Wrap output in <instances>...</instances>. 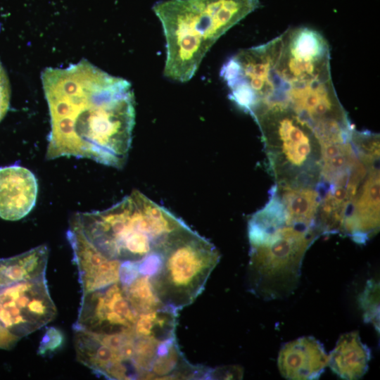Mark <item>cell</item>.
<instances>
[{
    "label": "cell",
    "instance_id": "cell-1",
    "mask_svg": "<svg viewBox=\"0 0 380 380\" xmlns=\"http://www.w3.org/2000/svg\"><path fill=\"white\" fill-rule=\"evenodd\" d=\"M42 82L51 118L46 158H87L122 167L135 119L130 83L86 59L45 69Z\"/></svg>",
    "mask_w": 380,
    "mask_h": 380
},
{
    "label": "cell",
    "instance_id": "cell-2",
    "mask_svg": "<svg viewBox=\"0 0 380 380\" xmlns=\"http://www.w3.org/2000/svg\"><path fill=\"white\" fill-rule=\"evenodd\" d=\"M70 222L103 255L120 262L164 250L185 223L137 190L108 209L76 213Z\"/></svg>",
    "mask_w": 380,
    "mask_h": 380
},
{
    "label": "cell",
    "instance_id": "cell-3",
    "mask_svg": "<svg viewBox=\"0 0 380 380\" xmlns=\"http://www.w3.org/2000/svg\"><path fill=\"white\" fill-rule=\"evenodd\" d=\"M260 6L259 0H166L153 10L166 42L163 75L186 82L203 58L231 27Z\"/></svg>",
    "mask_w": 380,
    "mask_h": 380
},
{
    "label": "cell",
    "instance_id": "cell-4",
    "mask_svg": "<svg viewBox=\"0 0 380 380\" xmlns=\"http://www.w3.org/2000/svg\"><path fill=\"white\" fill-rule=\"evenodd\" d=\"M249 114L261 132L275 185L319 189L322 146L312 126L281 102L259 105Z\"/></svg>",
    "mask_w": 380,
    "mask_h": 380
},
{
    "label": "cell",
    "instance_id": "cell-5",
    "mask_svg": "<svg viewBox=\"0 0 380 380\" xmlns=\"http://www.w3.org/2000/svg\"><path fill=\"white\" fill-rule=\"evenodd\" d=\"M220 258L212 243L186 224L182 226L165 252L160 277L163 302L177 311L194 303L203 291Z\"/></svg>",
    "mask_w": 380,
    "mask_h": 380
},
{
    "label": "cell",
    "instance_id": "cell-6",
    "mask_svg": "<svg viewBox=\"0 0 380 380\" xmlns=\"http://www.w3.org/2000/svg\"><path fill=\"white\" fill-rule=\"evenodd\" d=\"M279 49V36L239 51L222 65L220 75L229 89V99L245 112L277 101L285 89L275 70Z\"/></svg>",
    "mask_w": 380,
    "mask_h": 380
},
{
    "label": "cell",
    "instance_id": "cell-7",
    "mask_svg": "<svg viewBox=\"0 0 380 380\" xmlns=\"http://www.w3.org/2000/svg\"><path fill=\"white\" fill-rule=\"evenodd\" d=\"M279 37L275 70L284 84L296 86L331 78L329 46L318 32L300 27Z\"/></svg>",
    "mask_w": 380,
    "mask_h": 380
},
{
    "label": "cell",
    "instance_id": "cell-8",
    "mask_svg": "<svg viewBox=\"0 0 380 380\" xmlns=\"http://www.w3.org/2000/svg\"><path fill=\"white\" fill-rule=\"evenodd\" d=\"M250 267L259 279L269 272L297 267L317 232L284 223L269 228L248 226Z\"/></svg>",
    "mask_w": 380,
    "mask_h": 380
},
{
    "label": "cell",
    "instance_id": "cell-9",
    "mask_svg": "<svg viewBox=\"0 0 380 380\" xmlns=\"http://www.w3.org/2000/svg\"><path fill=\"white\" fill-rule=\"evenodd\" d=\"M56 315L45 275L0 288V323L19 338L47 324Z\"/></svg>",
    "mask_w": 380,
    "mask_h": 380
},
{
    "label": "cell",
    "instance_id": "cell-10",
    "mask_svg": "<svg viewBox=\"0 0 380 380\" xmlns=\"http://www.w3.org/2000/svg\"><path fill=\"white\" fill-rule=\"evenodd\" d=\"M277 102L286 104L308 122L319 139L349 132L353 128L331 78L286 86Z\"/></svg>",
    "mask_w": 380,
    "mask_h": 380
},
{
    "label": "cell",
    "instance_id": "cell-11",
    "mask_svg": "<svg viewBox=\"0 0 380 380\" xmlns=\"http://www.w3.org/2000/svg\"><path fill=\"white\" fill-rule=\"evenodd\" d=\"M379 161H377L369 167L343 223L341 232L359 243H365L379 229Z\"/></svg>",
    "mask_w": 380,
    "mask_h": 380
},
{
    "label": "cell",
    "instance_id": "cell-12",
    "mask_svg": "<svg viewBox=\"0 0 380 380\" xmlns=\"http://www.w3.org/2000/svg\"><path fill=\"white\" fill-rule=\"evenodd\" d=\"M67 239L73 251L82 294L120 281L122 262L103 255L70 222Z\"/></svg>",
    "mask_w": 380,
    "mask_h": 380
},
{
    "label": "cell",
    "instance_id": "cell-13",
    "mask_svg": "<svg viewBox=\"0 0 380 380\" xmlns=\"http://www.w3.org/2000/svg\"><path fill=\"white\" fill-rule=\"evenodd\" d=\"M37 180L27 168L20 165L0 167V217L18 220L34 207Z\"/></svg>",
    "mask_w": 380,
    "mask_h": 380
},
{
    "label": "cell",
    "instance_id": "cell-14",
    "mask_svg": "<svg viewBox=\"0 0 380 380\" xmlns=\"http://www.w3.org/2000/svg\"><path fill=\"white\" fill-rule=\"evenodd\" d=\"M329 356L313 337H302L285 344L280 350L278 365L289 379H318L328 365Z\"/></svg>",
    "mask_w": 380,
    "mask_h": 380
},
{
    "label": "cell",
    "instance_id": "cell-15",
    "mask_svg": "<svg viewBox=\"0 0 380 380\" xmlns=\"http://www.w3.org/2000/svg\"><path fill=\"white\" fill-rule=\"evenodd\" d=\"M369 348L363 344L357 331L343 334L330 353L328 365L339 377L357 379L367 371Z\"/></svg>",
    "mask_w": 380,
    "mask_h": 380
},
{
    "label": "cell",
    "instance_id": "cell-16",
    "mask_svg": "<svg viewBox=\"0 0 380 380\" xmlns=\"http://www.w3.org/2000/svg\"><path fill=\"white\" fill-rule=\"evenodd\" d=\"M285 209L290 224L318 234L317 220L321 195L317 188L291 189L272 186Z\"/></svg>",
    "mask_w": 380,
    "mask_h": 380
},
{
    "label": "cell",
    "instance_id": "cell-17",
    "mask_svg": "<svg viewBox=\"0 0 380 380\" xmlns=\"http://www.w3.org/2000/svg\"><path fill=\"white\" fill-rule=\"evenodd\" d=\"M49 250L46 245L16 256L0 259V288L45 275Z\"/></svg>",
    "mask_w": 380,
    "mask_h": 380
},
{
    "label": "cell",
    "instance_id": "cell-18",
    "mask_svg": "<svg viewBox=\"0 0 380 380\" xmlns=\"http://www.w3.org/2000/svg\"><path fill=\"white\" fill-rule=\"evenodd\" d=\"M63 342L62 332L55 327H49L41 340L38 353L42 355L52 353L59 350Z\"/></svg>",
    "mask_w": 380,
    "mask_h": 380
},
{
    "label": "cell",
    "instance_id": "cell-19",
    "mask_svg": "<svg viewBox=\"0 0 380 380\" xmlns=\"http://www.w3.org/2000/svg\"><path fill=\"white\" fill-rule=\"evenodd\" d=\"M10 101V85L6 71L0 62V121L8 111Z\"/></svg>",
    "mask_w": 380,
    "mask_h": 380
},
{
    "label": "cell",
    "instance_id": "cell-20",
    "mask_svg": "<svg viewBox=\"0 0 380 380\" xmlns=\"http://www.w3.org/2000/svg\"><path fill=\"white\" fill-rule=\"evenodd\" d=\"M18 339V337L11 334L0 323V348L9 349Z\"/></svg>",
    "mask_w": 380,
    "mask_h": 380
}]
</instances>
